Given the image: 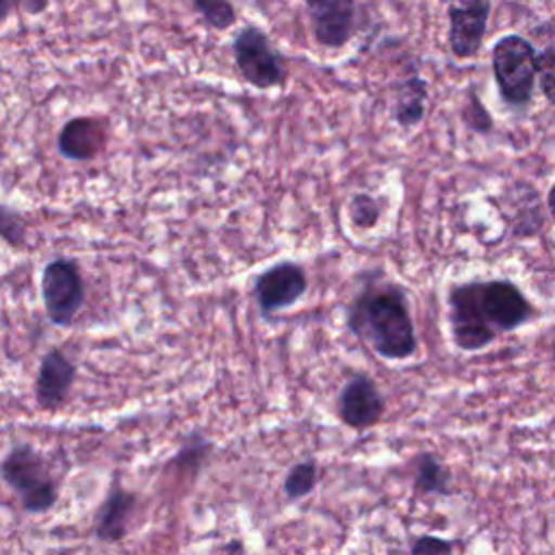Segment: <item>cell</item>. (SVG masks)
I'll return each instance as SVG.
<instances>
[{"label":"cell","mask_w":555,"mask_h":555,"mask_svg":"<svg viewBox=\"0 0 555 555\" xmlns=\"http://www.w3.org/2000/svg\"><path fill=\"white\" fill-rule=\"evenodd\" d=\"M449 330L460 351L473 353L492 345L501 334L529 323L533 306L512 280H470L447 293Z\"/></svg>","instance_id":"6da1fadb"},{"label":"cell","mask_w":555,"mask_h":555,"mask_svg":"<svg viewBox=\"0 0 555 555\" xmlns=\"http://www.w3.org/2000/svg\"><path fill=\"white\" fill-rule=\"evenodd\" d=\"M345 327L384 360H408L418 349L408 293L392 280L362 284L347 304Z\"/></svg>","instance_id":"7a4b0ae2"},{"label":"cell","mask_w":555,"mask_h":555,"mask_svg":"<svg viewBox=\"0 0 555 555\" xmlns=\"http://www.w3.org/2000/svg\"><path fill=\"white\" fill-rule=\"evenodd\" d=\"M2 481L28 514H46L59 501L61 477L52 460L26 442L13 444L2 457Z\"/></svg>","instance_id":"3957f363"},{"label":"cell","mask_w":555,"mask_h":555,"mask_svg":"<svg viewBox=\"0 0 555 555\" xmlns=\"http://www.w3.org/2000/svg\"><path fill=\"white\" fill-rule=\"evenodd\" d=\"M492 72L501 98L507 104L522 106L531 100L538 76V54L520 35H505L492 48Z\"/></svg>","instance_id":"277c9868"},{"label":"cell","mask_w":555,"mask_h":555,"mask_svg":"<svg viewBox=\"0 0 555 555\" xmlns=\"http://www.w3.org/2000/svg\"><path fill=\"white\" fill-rule=\"evenodd\" d=\"M85 280L74 258L59 256L43 264L41 299L46 317L56 327H69L85 306Z\"/></svg>","instance_id":"5b68a950"},{"label":"cell","mask_w":555,"mask_h":555,"mask_svg":"<svg viewBox=\"0 0 555 555\" xmlns=\"http://www.w3.org/2000/svg\"><path fill=\"white\" fill-rule=\"evenodd\" d=\"M232 54L241 78L256 89L280 87L286 78L284 61L269 35L258 26H243L232 39Z\"/></svg>","instance_id":"8992f818"},{"label":"cell","mask_w":555,"mask_h":555,"mask_svg":"<svg viewBox=\"0 0 555 555\" xmlns=\"http://www.w3.org/2000/svg\"><path fill=\"white\" fill-rule=\"evenodd\" d=\"M308 291L306 269L295 260H280L260 271L251 282V295L264 319L295 306Z\"/></svg>","instance_id":"52a82bcc"},{"label":"cell","mask_w":555,"mask_h":555,"mask_svg":"<svg viewBox=\"0 0 555 555\" xmlns=\"http://www.w3.org/2000/svg\"><path fill=\"white\" fill-rule=\"evenodd\" d=\"M338 418L353 431L371 429L386 412V399L366 373H353L338 392Z\"/></svg>","instance_id":"ba28073f"},{"label":"cell","mask_w":555,"mask_h":555,"mask_svg":"<svg viewBox=\"0 0 555 555\" xmlns=\"http://www.w3.org/2000/svg\"><path fill=\"white\" fill-rule=\"evenodd\" d=\"M488 0H449V46L457 59H470L479 52L488 26Z\"/></svg>","instance_id":"9c48e42d"},{"label":"cell","mask_w":555,"mask_h":555,"mask_svg":"<svg viewBox=\"0 0 555 555\" xmlns=\"http://www.w3.org/2000/svg\"><path fill=\"white\" fill-rule=\"evenodd\" d=\"M76 373V362L61 347H50L43 353L35 377L37 405L46 412L59 410L74 388Z\"/></svg>","instance_id":"30bf717a"},{"label":"cell","mask_w":555,"mask_h":555,"mask_svg":"<svg viewBox=\"0 0 555 555\" xmlns=\"http://www.w3.org/2000/svg\"><path fill=\"white\" fill-rule=\"evenodd\" d=\"M314 41L323 48H343L356 26V0H306Z\"/></svg>","instance_id":"8fae6325"},{"label":"cell","mask_w":555,"mask_h":555,"mask_svg":"<svg viewBox=\"0 0 555 555\" xmlns=\"http://www.w3.org/2000/svg\"><path fill=\"white\" fill-rule=\"evenodd\" d=\"M139 496L137 492L121 486L119 479H115L104 496V501L98 507L95 514V527L93 533L104 544H117L121 542L130 531V520L134 516Z\"/></svg>","instance_id":"7c38bea8"},{"label":"cell","mask_w":555,"mask_h":555,"mask_svg":"<svg viewBox=\"0 0 555 555\" xmlns=\"http://www.w3.org/2000/svg\"><path fill=\"white\" fill-rule=\"evenodd\" d=\"M106 124L91 115H78L63 124L56 137V150L63 158L74 163L93 160L106 147Z\"/></svg>","instance_id":"4fadbf2b"},{"label":"cell","mask_w":555,"mask_h":555,"mask_svg":"<svg viewBox=\"0 0 555 555\" xmlns=\"http://www.w3.org/2000/svg\"><path fill=\"white\" fill-rule=\"evenodd\" d=\"M429 98L427 82L421 76L405 78L397 89L395 102V121L401 128H412L425 117V104Z\"/></svg>","instance_id":"5bb4252c"},{"label":"cell","mask_w":555,"mask_h":555,"mask_svg":"<svg viewBox=\"0 0 555 555\" xmlns=\"http://www.w3.org/2000/svg\"><path fill=\"white\" fill-rule=\"evenodd\" d=\"M416 494H451V475L440 457L431 451H423L414 457V483Z\"/></svg>","instance_id":"9a60e30c"},{"label":"cell","mask_w":555,"mask_h":555,"mask_svg":"<svg viewBox=\"0 0 555 555\" xmlns=\"http://www.w3.org/2000/svg\"><path fill=\"white\" fill-rule=\"evenodd\" d=\"M210 451H212V442L199 431H191L182 442V447L173 453V457H169L167 468H173L178 477H184V475L193 477L202 468Z\"/></svg>","instance_id":"2e32d148"},{"label":"cell","mask_w":555,"mask_h":555,"mask_svg":"<svg viewBox=\"0 0 555 555\" xmlns=\"http://www.w3.org/2000/svg\"><path fill=\"white\" fill-rule=\"evenodd\" d=\"M319 483V464L314 457L295 462L284 477V494L288 501L306 499Z\"/></svg>","instance_id":"e0dca14e"},{"label":"cell","mask_w":555,"mask_h":555,"mask_svg":"<svg viewBox=\"0 0 555 555\" xmlns=\"http://www.w3.org/2000/svg\"><path fill=\"white\" fill-rule=\"evenodd\" d=\"M191 7L212 30H228L236 24L232 0H191Z\"/></svg>","instance_id":"ac0fdd59"},{"label":"cell","mask_w":555,"mask_h":555,"mask_svg":"<svg viewBox=\"0 0 555 555\" xmlns=\"http://www.w3.org/2000/svg\"><path fill=\"white\" fill-rule=\"evenodd\" d=\"M347 210H349V221L358 230L375 228L379 223V217H382V206L371 193H356L349 199Z\"/></svg>","instance_id":"d6986e66"},{"label":"cell","mask_w":555,"mask_h":555,"mask_svg":"<svg viewBox=\"0 0 555 555\" xmlns=\"http://www.w3.org/2000/svg\"><path fill=\"white\" fill-rule=\"evenodd\" d=\"M0 234L2 241L11 247H22L26 243V223L9 206H2L0 212Z\"/></svg>","instance_id":"ffe728a7"},{"label":"cell","mask_w":555,"mask_h":555,"mask_svg":"<svg viewBox=\"0 0 555 555\" xmlns=\"http://www.w3.org/2000/svg\"><path fill=\"white\" fill-rule=\"evenodd\" d=\"M453 548H455L453 540L431 535V533H423L412 542L410 555H455Z\"/></svg>","instance_id":"44dd1931"},{"label":"cell","mask_w":555,"mask_h":555,"mask_svg":"<svg viewBox=\"0 0 555 555\" xmlns=\"http://www.w3.org/2000/svg\"><path fill=\"white\" fill-rule=\"evenodd\" d=\"M538 78L542 93L555 104V46L538 56Z\"/></svg>","instance_id":"7402d4cb"},{"label":"cell","mask_w":555,"mask_h":555,"mask_svg":"<svg viewBox=\"0 0 555 555\" xmlns=\"http://www.w3.org/2000/svg\"><path fill=\"white\" fill-rule=\"evenodd\" d=\"M468 115H466V124L473 128V130H477V132H486V130H490V115L483 111V106H481V102L473 95L470 98V104H468Z\"/></svg>","instance_id":"603a6c76"},{"label":"cell","mask_w":555,"mask_h":555,"mask_svg":"<svg viewBox=\"0 0 555 555\" xmlns=\"http://www.w3.org/2000/svg\"><path fill=\"white\" fill-rule=\"evenodd\" d=\"M48 4H50V0H20L17 9L28 15H39L48 9Z\"/></svg>","instance_id":"cb8c5ba5"},{"label":"cell","mask_w":555,"mask_h":555,"mask_svg":"<svg viewBox=\"0 0 555 555\" xmlns=\"http://www.w3.org/2000/svg\"><path fill=\"white\" fill-rule=\"evenodd\" d=\"M20 7V0H0V17L2 22L9 20V15Z\"/></svg>","instance_id":"d4e9b609"},{"label":"cell","mask_w":555,"mask_h":555,"mask_svg":"<svg viewBox=\"0 0 555 555\" xmlns=\"http://www.w3.org/2000/svg\"><path fill=\"white\" fill-rule=\"evenodd\" d=\"M243 542L241 540H230L228 544H225V551H223V555H243Z\"/></svg>","instance_id":"484cf974"},{"label":"cell","mask_w":555,"mask_h":555,"mask_svg":"<svg viewBox=\"0 0 555 555\" xmlns=\"http://www.w3.org/2000/svg\"><path fill=\"white\" fill-rule=\"evenodd\" d=\"M546 204H548V212H551V217H553V221H555V184H553L551 191H548Z\"/></svg>","instance_id":"4316f807"},{"label":"cell","mask_w":555,"mask_h":555,"mask_svg":"<svg viewBox=\"0 0 555 555\" xmlns=\"http://www.w3.org/2000/svg\"><path fill=\"white\" fill-rule=\"evenodd\" d=\"M551 360H553V366H555V338L551 343Z\"/></svg>","instance_id":"83f0119b"}]
</instances>
